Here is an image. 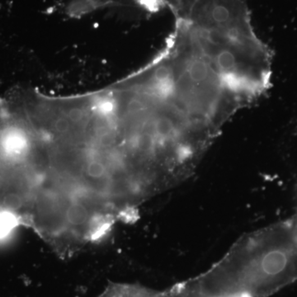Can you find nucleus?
Masks as SVG:
<instances>
[{"instance_id": "nucleus-1", "label": "nucleus", "mask_w": 297, "mask_h": 297, "mask_svg": "<svg viewBox=\"0 0 297 297\" xmlns=\"http://www.w3.org/2000/svg\"><path fill=\"white\" fill-rule=\"evenodd\" d=\"M202 297H267L297 281V218L241 238L193 278Z\"/></svg>"}, {"instance_id": "nucleus-2", "label": "nucleus", "mask_w": 297, "mask_h": 297, "mask_svg": "<svg viewBox=\"0 0 297 297\" xmlns=\"http://www.w3.org/2000/svg\"><path fill=\"white\" fill-rule=\"evenodd\" d=\"M159 293L140 285L112 283L97 297H157Z\"/></svg>"}]
</instances>
